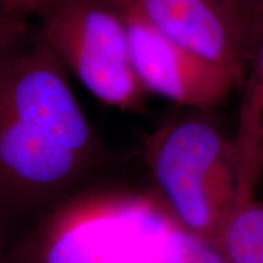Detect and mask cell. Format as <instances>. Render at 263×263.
<instances>
[{
	"instance_id": "6da1fadb",
	"label": "cell",
	"mask_w": 263,
	"mask_h": 263,
	"mask_svg": "<svg viewBox=\"0 0 263 263\" xmlns=\"http://www.w3.org/2000/svg\"><path fill=\"white\" fill-rule=\"evenodd\" d=\"M103 145L35 25L0 56V206L47 211L78 192Z\"/></svg>"
},
{
	"instance_id": "7a4b0ae2",
	"label": "cell",
	"mask_w": 263,
	"mask_h": 263,
	"mask_svg": "<svg viewBox=\"0 0 263 263\" xmlns=\"http://www.w3.org/2000/svg\"><path fill=\"white\" fill-rule=\"evenodd\" d=\"M143 160L152 196L170 218L218 243L240 200L233 136L212 111L192 110L151 133Z\"/></svg>"
},
{
	"instance_id": "3957f363",
	"label": "cell",
	"mask_w": 263,
	"mask_h": 263,
	"mask_svg": "<svg viewBox=\"0 0 263 263\" xmlns=\"http://www.w3.org/2000/svg\"><path fill=\"white\" fill-rule=\"evenodd\" d=\"M161 214L151 195L75 192L44 211L5 263H142Z\"/></svg>"
},
{
	"instance_id": "277c9868",
	"label": "cell",
	"mask_w": 263,
	"mask_h": 263,
	"mask_svg": "<svg viewBox=\"0 0 263 263\" xmlns=\"http://www.w3.org/2000/svg\"><path fill=\"white\" fill-rule=\"evenodd\" d=\"M34 19L89 94L117 110L141 111L148 94L133 70L124 18L111 0H44Z\"/></svg>"
},
{
	"instance_id": "5b68a950",
	"label": "cell",
	"mask_w": 263,
	"mask_h": 263,
	"mask_svg": "<svg viewBox=\"0 0 263 263\" xmlns=\"http://www.w3.org/2000/svg\"><path fill=\"white\" fill-rule=\"evenodd\" d=\"M158 34L235 75L243 84L263 15L226 0H111Z\"/></svg>"
},
{
	"instance_id": "8992f818",
	"label": "cell",
	"mask_w": 263,
	"mask_h": 263,
	"mask_svg": "<svg viewBox=\"0 0 263 263\" xmlns=\"http://www.w3.org/2000/svg\"><path fill=\"white\" fill-rule=\"evenodd\" d=\"M133 70L148 95L190 110L212 111L241 88L235 75L158 34L142 19L122 10Z\"/></svg>"
},
{
	"instance_id": "52a82bcc",
	"label": "cell",
	"mask_w": 263,
	"mask_h": 263,
	"mask_svg": "<svg viewBox=\"0 0 263 263\" xmlns=\"http://www.w3.org/2000/svg\"><path fill=\"white\" fill-rule=\"evenodd\" d=\"M240 89L241 100L233 143L241 206L256 197L263 180V28Z\"/></svg>"
},
{
	"instance_id": "ba28073f",
	"label": "cell",
	"mask_w": 263,
	"mask_h": 263,
	"mask_svg": "<svg viewBox=\"0 0 263 263\" xmlns=\"http://www.w3.org/2000/svg\"><path fill=\"white\" fill-rule=\"evenodd\" d=\"M142 263H230L216 241L192 234L165 211L151 230Z\"/></svg>"
},
{
	"instance_id": "9c48e42d",
	"label": "cell",
	"mask_w": 263,
	"mask_h": 263,
	"mask_svg": "<svg viewBox=\"0 0 263 263\" xmlns=\"http://www.w3.org/2000/svg\"><path fill=\"white\" fill-rule=\"evenodd\" d=\"M218 245L230 263H263V200L254 197L238 208Z\"/></svg>"
},
{
	"instance_id": "30bf717a",
	"label": "cell",
	"mask_w": 263,
	"mask_h": 263,
	"mask_svg": "<svg viewBox=\"0 0 263 263\" xmlns=\"http://www.w3.org/2000/svg\"><path fill=\"white\" fill-rule=\"evenodd\" d=\"M31 25V21L10 18L0 12V56L18 40Z\"/></svg>"
},
{
	"instance_id": "8fae6325",
	"label": "cell",
	"mask_w": 263,
	"mask_h": 263,
	"mask_svg": "<svg viewBox=\"0 0 263 263\" xmlns=\"http://www.w3.org/2000/svg\"><path fill=\"white\" fill-rule=\"evenodd\" d=\"M44 0H0V12L10 18L31 21Z\"/></svg>"
},
{
	"instance_id": "7c38bea8",
	"label": "cell",
	"mask_w": 263,
	"mask_h": 263,
	"mask_svg": "<svg viewBox=\"0 0 263 263\" xmlns=\"http://www.w3.org/2000/svg\"><path fill=\"white\" fill-rule=\"evenodd\" d=\"M226 2L235 5L238 8H243V9L263 15V0H226Z\"/></svg>"
},
{
	"instance_id": "4fadbf2b",
	"label": "cell",
	"mask_w": 263,
	"mask_h": 263,
	"mask_svg": "<svg viewBox=\"0 0 263 263\" xmlns=\"http://www.w3.org/2000/svg\"><path fill=\"white\" fill-rule=\"evenodd\" d=\"M3 216H5V212L0 206V263L6 262V254L3 252Z\"/></svg>"
}]
</instances>
